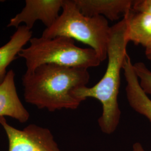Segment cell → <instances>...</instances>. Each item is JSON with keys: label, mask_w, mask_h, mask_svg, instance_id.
<instances>
[{"label": "cell", "mask_w": 151, "mask_h": 151, "mask_svg": "<svg viewBox=\"0 0 151 151\" xmlns=\"http://www.w3.org/2000/svg\"><path fill=\"white\" fill-rule=\"evenodd\" d=\"M90 80L87 69L54 64L40 65L22 77L26 102L49 111L75 110L82 101L72 95L78 88L86 86Z\"/></svg>", "instance_id": "6da1fadb"}, {"label": "cell", "mask_w": 151, "mask_h": 151, "mask_svg": "<svg viewBox=\"0 0 151 151\" xmlns=\"http://www.w3.org/2000/svg\"><path fill=\"white\" fill-rule=\"evenodd\" d=\"M32 32L25 25H20L9 41L0 47V84L7 75V68L17 58L24 47L32 38Z\"/></svg>", "instance_id": "30bf717a"}, {"label": "cell", "mask_w": 151, "mask_h": 151, "mask_svg": "<svg viewBox=\"0 0 151 151\" xmlns=\"http://www.w3.org/2000/svg\"><path fill=\"white\" fill-rule=\"evenodd\" d=\"M15 76L14 70H9L4 81L0 84V117L10 116L24 123L29 119L30 114L17 95Z\"/></svg>", "instance_id": "ba28073f"}, {"label": "cell", "mask_w": 151, "mask_h": 151, "mask_svg": "<svg viewBox=\"0 0 151 151\" xmlns=\"http://www.w3.org/2000/svg\"><path fill=\"white\" fill-rule=\"evenodd\" d=\"M132 9L134 11L145 12L151 15V0L133 1Z\"/></svg>", "instance_id": "4fadbf2b"}, {"label": "cell", "mask_w": 151, "mask_h": 151, "mask_svg": "<svg viewBox=\"0 0 151 151\" xmlns=\"http://www.w3.org/2000/svg\"><path fill=\"white\" fill-rule=\"evenodd\" d=\"M0 124L9 141L8 151H60L50 130L35 124L19 130L8 124L4 116Z\"/></svg>", "instance_id": "5b68a950"}, {"label": "cell", "mask_w": 151, "mask_h": 151, "mask_svg": "<svg viewBox=\"0 0 151 151\" xmlns=\"http://www.w3.org/2000/svg\"><path fill=\"white\" fill-rule=\"evenodd\" d=\"M133 151H146L139 142H136L133 146Z\"/></svg>", "instance_id": "5bb4252c"}, {"label": "cell", "mask_w": 151, "mask_h": 151, "mask_svg": "<svg viewBox=\"0 0 151 151\" xmlns=\"http://www.w3.org/2000/svg\"><path fill=\"white\" fill-rule=\"evenodd\" d=\"M133 68L142 89L147 95H151V70L143 62L133 64Z\"/></svg>", "instance_id": "7c38bea8"}, {"label": "cell", "mask_w": 151, "mask_h": 151, "mask_svg": "<svg viewBox=\"0 0 151 151\" xmlns=\"http://www.w3.org/2000/svg\"><path fill=\"white\" fill-rule=\"evenodd\" d=\"M127 22L125 18L111 27L108 43L107 67L101 79L91 87L83 86L75 89L72 95L83 101L93 98L102 105V114L98 124L104 133L113 134L118 128L121 117L118 104L120 85V73L128 54Z\"/></svg>", "instance_id": "7a4b0ae2"}, {"label": "cell", "mask_w": 151, "mask_h": 151, "mask_svg": "<svg viewBox=\"0 0 151 151\" xmlns=\"http://www.w3.org/2000/svg\"><path fill=\"white\" fill-rule=\"evenodd\" d=\"M123 70L127 83L125 93L130 106L145 116L151 123V99L142 89L128 54L124 60Z\"/></svg>", "instance_id": "9c48e42d"}, {"label": "cell", "mask_w": 151, "mask_h": 151, "mask_svg": "<svg viewBox=\"0 0 151 151\" xmlns=\"http://www.w3.org/2000/svg\"><path fill=\"white\" fill-rule=\"evenodd\" d=\"M124 18L127 22L128 42L146 48L151 43V15L132 9Z\"/></svg>", "instance_id": "8fae6325"}, {"label": "cell", "mask_w": 151, "mask_h": 151, "mask_svg": "<svg viewBox=\"0 0 151 151\" xmlns=\"http://www.w3.org/2000/svg\"><path fill=\"white\" fill-rule=\"evenodd\" d=\"M85 16L104 17L110 21L123 18L132 9V0H74Z\"/></svg>", "instance_id": "52a82bcc"}, {"label": "cell", "mask_w": 151, "mask_h": 151, "mask_svg": "<svg viewBox=\"0 0 151 151\" xmlns=\"http://www.w3.org/2000/svg\"><path fill=\"white\" fill-rule=\"evenodd\" d=\"M62 12L54 24L45 28L42 37L53 38L63 37L86 44L97 54L101 62L107 59L111 27L101 16H85L74 0H64Z\"/></svg>", "instance_id": "3957f363"}, {"label": "cell", "mask_w": 151, "mask_h": 151, "mask_svg": "<svg viewBox=\"0 0 151 151\" xmlns=\"http://www.w3.org/2000/svg\"><path fill=\"white\" fill-rule=\"evenodd\" d=\"M64 0H26L22 11L11 19L7 27H19L20 24L32 30L39 20L46 28L50 27L60 16Z\"/></svg>", "instance_id": "8992f818"}, {"label": "cell", "mask_w": 151, "mask_h": 151, "mask_svg": "<svg viewBox=\"0 0 151 151\" xmlns=\"http://www.w3.org/2000/svg\"><path fill=\"white\" fill-rule=\"evenodd\" d=\"M145 55L147 58L151 62V43L145 48Z\"/></svg>", "instance_id": "9a60e30c"}, {"label": "cell", "mask_w": 151, "mask_h": 151, "mask_svg": "<svg viewBox=\"0 0 151 151\" xmlns=\"http://www.w3.org/2000/svg\"><path fill=\"white\" fill-rule=\"evenodd\" d=\"M30 45L24 48L19 56L24 59L27 70L31 73L41 65L54 64L85 69L96 67L101 62L96 53L90 48L77 46L70 38H32Z\"/></svg>", "instance_id": "277c9868"}]
</instances>
